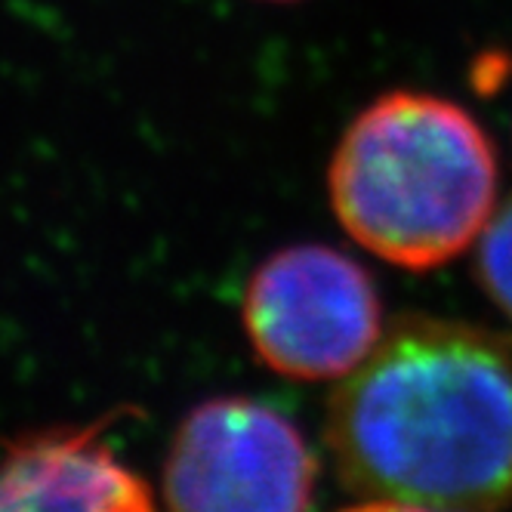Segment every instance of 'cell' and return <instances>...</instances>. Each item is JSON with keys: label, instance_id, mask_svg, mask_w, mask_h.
I'll return each instance as SVG.
<instances>
[{"label": "cell", "instance_id": "4", "mask_svg": "<svg viewBox=\"0 0 512 512\" xmlns=\"http://www.w3.org/2000/svg\"><path fill=\"white\" fill-rule=\"evenodd\" d=\"M318 469L303 429L275 405L213 395L176 426L161 494L192 512H300L315 503Z\"/></svg>", "mask_w": 512, "mask_h": 512}, {"label": "cell", "instance_id": "6", "mask_svg": "<svg viewBox=\"0 0 512 512\" xmlns=\"http://www.w3.org/2000/svg\"><path fill=\"white\" fill-rule=\"evenodd\" d=\"M475 272L491 303L512 318V198L485 223L479 253H475Z\"/></svg>", "mask_w": 512, "mask_h": 512}, {"label": "cell", "instance_id": "2", "mask_svg": "<svg viewBox=\"0 0 512 512\" xmlns=\"http://www.w3.org/2000/svg\"><path fill=\"white\" fill-rule=\"evenodd\" d=\"M327 189L352 241L398 269L429 272L479 241L494 213L497 152L457 102L389 90L346 127Z\"/></svg>", "mask_w": 512, "mask_h": 512}, {"label": "cell", "instance_id": "7", "mask_svg": "<svg viewBox=\"0 0 512 512\" xmlns=\"http://www.w3.org/2000/svg\"><path fill=\"white\" fill-rule=\"evenodd\" d=\"M263 4H294V0H263Z\"/></svg>", "mask_w": 512, "mask_h": 512}, {"label": "cell", "instance_id": "3", "mask_svg": "<svg viewBox=\"0 0 512 512\" xmlns=\"http://www.w3.org/2000/svg\"><path fill=\"white\" fill-rule=\"evenodd\" d=\"M250 349L290 380H343L383 340L371 272L327 244H290L253 269L241 300Z\"/></svg>", "mask_w": 512, "mask_h": 512}, {"label": "cell", "instance_id": "1", "mask_svg": "<svg viewBox=\"0 0 512 512\" xmlns=\"http://www.w3.org/2000/svg\"><path fill=\"white\" fill-rule=\"evenodd\" d=\"M327 451L355 506H509L512 343L451 318L395 321L334 392Z\"/></svg>", "mask_w": 512, "mask_h": 512}, {"label": "cell", "instance_id": "5", "mask_svg": "<svg viewBox=\"0 0 512 512\" xmlns=\"http://www.w3.org/2000/svg\"><path fill=\"white\" fill-rule=\"evenodd\" d=\"M105 423L22 432L0 454V512H149L152 485L102 438Z\"/></svg>", "mask_w": 512, "mask_h": 512}]
</instances>
